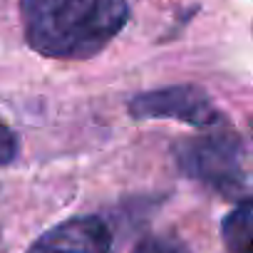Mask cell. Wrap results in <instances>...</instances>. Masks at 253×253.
<instances>
[{
  "instance_id": "obj_6",
  "label": "cell",
  "mask_w": 253,
  "mask_h": 253,
  "mask_svg": "<svg viewBox=\"0 0 253 253\" xmlns=\"http://www.w3.org/2000/svg\"><path fill=\"white\" fill-rule=\"evenodd\" d=\"M132 253H189L186 243L179 241L176 236H167V233H157V236H147L142 238Z\"/></svg>"
},
{
  "instance_id": "obj_2",
  "label": "cell",
  "mask_w": 253,
  "mask_h": 253,
  "mask_svg": "<svg viewBox=\"0 0 253 253\" xmlns=\"http://www.w3.org/2000/svg\"><path fill=\"white\" fill-rule=\"evenodd\" d=\"M179 167L196 181L221 191L233 194L243 186L241 169V144L228 124L209 126L206 134L186 139L176 147Z\"/></svg>"
},
{
  "instance_id": "obj_3",
  "label": "cell",
  "mask_w": 253,
  "mask_h": 253,
  "mask_svg": "<svg viewBox=\"0 0 253 253\" xmlns=\"http://www.w3.org/2000/svg\"><path fill=\"white\" fill-rule=\"evenodd\" d=\"M129 112L137 119H179L199 129H209V126H218L226 122L223 114L211 104L209 94L191 84L137 94L129 102Z\"/></svg>"
},
{
  "instance_id": "obj_5",
  "label": "cell",
  "mask_w": 253,
  "mask_h": 253,
  "mask_svg": "<svg viewBox=\"0 0 253 253\" xmlns=\"http://www.w3.org/2000/svg\"><path fill=\"white\" fill-rule=\"evenodd\" d=\"M221 236L231 253H253V196L233 206L223 218Z\"/></svg>"
},
{
  "instance_id": "obj_7",
  "label": "cell",
  "mask_w": 253,
  "mask_h": 253,
  "mask_svg": "<svg viewBox=\"0 0 253 253\" xmlns=\"http://www.w3.org/2000/svg\"><path fill=\"white\" fill-rule=\"evenodd\" d=\"M18 137L10 126H5L0 122V164H10L18 157Z\"/></svg>"
},
{
  "instance_id": "obj_4",
  "label": "cell",
  "mask_w": 253,
  "mask_h": 253,
  "mask_svg": "<svg viewBox=\"0 0 253 253\" xmlns=\"http://www.w3.org/2000/svg\"><path fill=\"white\" fill-rule=\"evenodd\" d=\"M112 236L102 218L80 216L45 231L28 253H109Z\"/></svg>"
},
{
  "instance_id": "obj_1",
  "label": "cell",
  "mask_w": 253,
  "mask_h": 253,
  "mask_svg": "<svg viewBox=\"0 0 253 253\" xmlns=\"http://www.w3.org/2000/svg\"><path fill=\"white\" fill-rule=\"evenodd\" d=\"M28 45L55 60H87L126 25V0H20Z\"/></svg>"
}]
</instances>
